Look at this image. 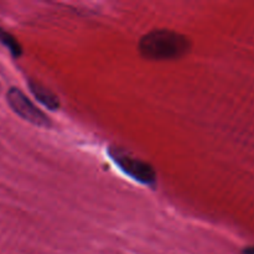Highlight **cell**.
I'll return each mask as SVG.
<instances>
[{"instance_id":"obj_1","label":"cell","mask_w":254,"mask_h":254,"mask_svg":"<svg viewBox=\"0 0 254 254\" xmlns=\"http://www.w3.org/2000/svg\"><path fill=\"white\" fill-rule=\"evenodd\" d=\"M190 47V40L173 30H154L144 35L138 45L141 56L153 61L180 59Z\"/></svg>"},{"instance_id":"obj_2","label":"cell","mask_w":254,"mask_h":254,"mask_svg":"<svg viewBox=\"0 0 254 254\" xmlns=\"http://www.w3.org/2000/svg\"><path fill=\"white\" fill-rule=\"evenodd\" d=\"M109 155L112 156L117 165L134 180L145 185H153L156 180V174L153 166L138 158H134L130 154L121 150L118 148H111Z\"/></svg>"},{"instance_id":"obj_3","label":"cell","mask_w":254,"mask_h":254,"mask_svg":"<svg viewBox=\"0 0 254 254\" xmlns=\"http://www.w3.org/2000/svg\"><path fill=\"white\" fill-rule=\"evenodd\" d=\"M6 101L10 108L29 123L41 127V128H49L51 126L49 117L44 112L40 111L19 88H15V87L10 88L6 93Z\"/></svg>"},{"instance_id":"obj_4","label":"cell","mask_w":254,"mask_h":254,"mask_svg":"<svg viewBox=\"0 0 254 254\" xmlns=\"http://www.w3.org/2000/svg\"><path fill=\"white\" fill-rule=\"evenodd\" d=\"M30 91H31L32 96L37 99L41 104H44L46 108L51 109V111H56L60 108V101L49 88L42 86L41 83L36 81H29Z\"/></svg>"},{"instance_id":"obj_5","label":"cell","mask_w":254,"mask_h":254,"mask_svg":"<svg viewBox=\"0 0 254 254\" xmlns=\"http://www.w3.org/2000/svg\"><path fill=\"white\" fill-rule=\"evenodd\" d=\"M0 42H1L5 47H7L10 54L14 57L21 56L22 49L21 46H20L19 42H17V40L15 39L12 35H10L9 32L5 31L4 29H1V27H0Z\"/></svg>"},{"instance_id":"obj_6","label":"cell","mask_w":254,"mask_h":254,"mask_svg":"<svg viewBox=\"0 0 254 254\" xmlns=\"http://www.w3.org/2000/svg\"><path fill=\"white\" fill-rule=\"evenodd\" d=\"M245 254H254V248H252V250H246Z\"/></svg>"}]
</instances>
